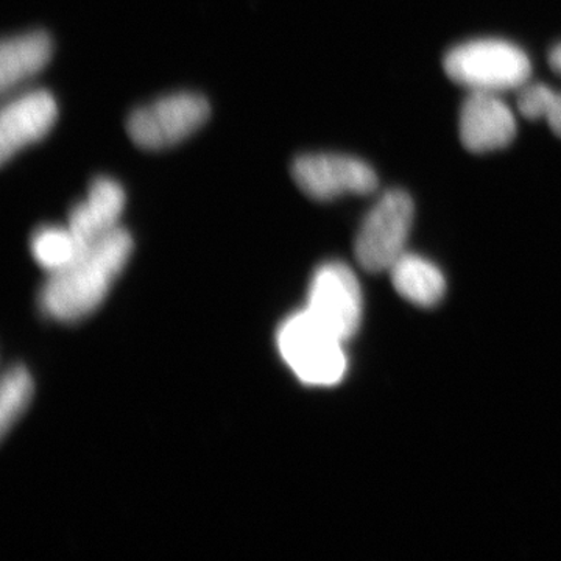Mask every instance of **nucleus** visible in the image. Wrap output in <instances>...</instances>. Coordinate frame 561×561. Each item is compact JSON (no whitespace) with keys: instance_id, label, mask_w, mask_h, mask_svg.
<instances>
[{"instance_id":"0eeeda50","label":"nucleus","mask_w":561,"mask_h":561,"mask_svg":"<svg viewBox=\"0 0 561 561\" xmlns=\"http://www.w3.org/2000/svg\"><path fill=\"white\" fill-rule=\"evenodd\" d=\"M291 176L308 197L320 202L346 194H373L379 184L367 162L337 153L301 154L291 164Z\"/></svg>"},{"instance_id":"ddd939ff","label":"nucleus","mask_w":561,"mask_h":561,"mask_svg":"<svg viewBox=\"0 0 561 561\" xmlns=\"http://www.w3.org/2000/svg\"><path fill=\"white\" fill-rule=\"evenodd\" d=\"M31 250L36 264L51 275L72 264L83 250V245L68 225H49L38 228L32 236Z\"/></svg>"},{"instance_id":"f8f14e48","label":"nucleus","mask_w":561,"mask_h":561,"mask_svg":"<svg viewBox=\"0 0 561 561\" xmlns=\"http://www.w3.org/2000/svg\"><path fill=\"white\" fill-rule=\"evenodd\" d=\"M389 272L394 290L412 305L432 308L445 297L446 280L440 268L419 254H402Z\"/></svg>"},{"instance_id":"7ed1b4c3","label":"nucleus","mask_w":561,"mask_h":561,"mask_svg":"<svg viewBox=\"0 0 561 561\" xmlns=\"http://www.w3.org/2000/svg\"><path fill=\"white\" fill-rule=\"evenodd\" d=\"M446 76L471 92H497L523 88L531 65L522 47L504 39H474L454 47L443 61Z\"/></svg>"},{"instance_id":"f257e3e1","label":"nucleus","mask_w":561,"mask_h":561,"mask_svg":"<svg viewBox=\"0 0 561 561\" xmlns=\"http://www.w3.org/2000/svg\"><path fill=\"white\" fill-rule=\"evenodd\" d=\"M133 251L130 232L117 227L88 243L68 267L51 273L39 294V306L57 321H79L108 297Z\"/></svg>"},{"instance_id":"f03ea898","label":"nucleus","mask_w":561,"mask_h":561,"mask_svg":"<svg viewBox=\"0 0 561 561\" xmlns=\"http://www.w3.org/2000/svg\"><path fill=\"white\" fill-rule=\"evenodd\" d=\"M276 345L287 367L306 386H337L348 370L345 342L306 308L280 323Z\"/></svg>"},{"instance_id":"1a4fd4ad","label":"nucleus","mask_w":561,"mask_h":561,"mask_svg":"<svg viewBox=\"0 0 561 561\" xmlns=\"http://www.w3.org/2000/svg\"><path fill=\"white\" fill-rule=\"evenodd\" d=\"M460 140L472 153L507 147L516 135L512 110L491 92H471L460 111Z\"/></svg>"},{"instance_id":"20e7f679","label":"nucleus","mask_w":561,"mask_h":561,"mask_svg":"<svg viewBox=\"0 0 561 561\" xmlns=\"http://www.w3.org/2000/svg\"><path fill=\"white\" fill-rule=\"evenodd\" d=\"M413 201L408 192H386L367 214L357 232L354 253L368 272H387L402 254L408 253L413 224Z\"/></svg>"},{"instance_id":"9d476101","label":"nucleus","mask_w":561,"mask_h":561,"mask_svg":"<svg viewBox=\"0 0 561 561\" xmlns=\"http://www.w3.org/2000/svg\"><path fill=\"white\" fill-rule=\"evenodd\" d=\"M124 209V187L116 180L99 176L92 181L87 198L70 210L68 227L84 247L121 227Z\"/></svg>"},{"instance_id":"dca6fc26","label":"nucleus","mask_w":561,"mask_h":561,"mask_svg":"<svg viewBox=\"0 0 561 561\" xmlns=\"http://www.w3.org/2000/svg\"><path fill=\"white\" fill-rule=\"evenodd\" d=\"M545 119L551 125L552 131L561 138V92L553 94L551 105H549Z\"/></svg>"},{"instance_id":"9b49d317","label":"nucleus","mask_w":561,"mask_h":561,"mask_svg":"<svg viewBox=\"0 0 561 561\" xmlns=\"http://www.w3.org/2000/svg\"><path fill=\"white\" fill-rule=\"evenodd\" d=\"M51 38L46 32L35 31L10 36L0 47V90L13 91L49 65Z\"/></svg>"},{"instance_id":"2eb2a0df","label":"nucleus","mask_w":561,"mask_h":561,"mask_svg":"<svg viewBox=\"0 0 561 561\" xmlns=\"http://www.w3.org/2000/svg\"><path fill=\"white\" fill-rule=\"evenodd\" d=\"M556 91L546 84H524L518 98V108L527 119H545Z\"/></svg>"},{"instance_id":"423d86ee","label":"nucleus","mask_w":561,"mask_h":561,"mask_svg":"<svg viewBox=\"0 0 561 561\" xmlns=\"http://www.w3.org/2000/svg\"><path fill=\"white\" fill-rule=\"evenodd\" d=\"M306 309L343 342L359 331L364 297L356 273L343 262L320 265L313 273Z\"/></svg>"},{"instance_id":"6e6552de","label":"nucleus","mask_w":561,"mask_h":561,"mask_svg":"<svg viewBox=\"0 0 561 561\" xmlns=\"http://www.w3.org/2000/svg\"><path fill=\"white\" fill-rule=\"evenodd\" d=\"M58 119V103L46 90L11 99L0 113V161L5 164L25 147L46 138Z\"/></svg>"},{"instance_id":"4468645a","label":"nucleus","mask_w":561,"mask_h":561,"mask_svg":"<svg viewBox=\"0 0 561 561\" xmlns=\"http://www.w3.org/2000/svg\"><path fill=\"white\" fill-rule=\"evenodd\" d=\"M33 397L31 373L24 367L10 368L0 386V430L5 437L11 427L27 411Z\"/></svg>"},{"instance_id":"f3484780","label":"nucleus","mask_w":561,"mask_h":561,"mask_svg":"<svg viewBox=\"0 0 561 561\" xmlns=\"http://www.w3.org/2000/svg\"><path fill=\"white\" fill-rule=\"evenodd\" d=\"M549 62H551L552 69L561 76V44L553 47L551 55H549Z\"/></svg>"},{"instance_id":"39448f33","label":"nucleus","mask_w":561,"mask_h":561,"mask_svg":"<svg viewBox=\"0 0 561 561\" xmlns=\"http://www.w3.org/2000/svg\"><path fill=\"white\" fill-rule=\"evenodd\" d=\"M210 113L209 103L195 92H176L133 111L127 131L144 150H164L198 130Z\"/></svg>"}]
</instances>
